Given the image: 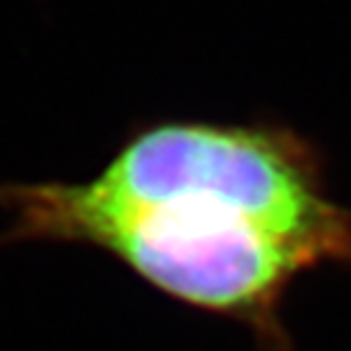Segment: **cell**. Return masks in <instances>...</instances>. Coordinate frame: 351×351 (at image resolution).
<instances>
[{
    "label": "cell",
    "instance_id": "obj_1",
    "mask_svg": "<svg viewBox=\"0 0 351 351\" xmlns=\"http://www.w3.org/2000/svg\"><path fill=\"white\" fill-rule=\"evenodd\" d=\"M3 243L92 246L163 296L288 351L280 304L321 263L351 260V213L282 128L158 122L83 183H0Z\"/></svg>",
    "mask_w": 351,
    "mask_h": 351
}]
</instances>
